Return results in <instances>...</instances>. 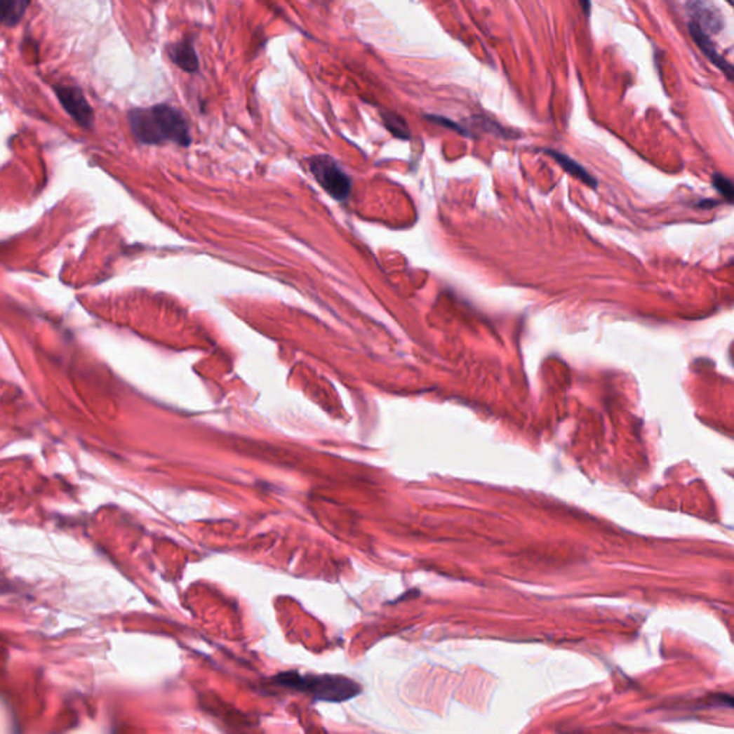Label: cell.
Returning <instances> with one entry per match:
<instances>
[{"mask_svg": "<svg viewBox=\"0 0 734 734\" xmlns=\"http://www.w3.org/2000/svg\"><path fill=\"white\" fill-rule=\"evenodd\" d=\"M129 126L135 138L148 145L175 142L181 147L191 144V132L184 115L170 105H155L133 109L128 115Z\"/></svg>", "mask_w": 734, "mask_h": 734, "instance_id": "6da1fadb", "label": "cell"}, {"mask_svg": "<svg viewBox=\"0 0 734 734\" xmlns=\"http://www.w3.org/2000/svg\"><path fill=\"white\" fill-rule=\"evenodd\" d=\"M281 687L302 691L319 702H346L360 694L361 688L345 676H303L297 672H286L273 677Z\"/></svg>", "mask_w": 734, "mask_h": 734, "instance_id": "7a4b0ae2", "label": "cell"}, {"mask_svg": "<svg viewBox=\"0 0 734 734\" xmlns=\"http://www.w3.org/2000/svg\"><path fill=\"white\" fill-rule=\"evenodd\" d=\"M309 166L317 182L333 198L338 201L347 199L352 189V181L336 159L328 155H316L309 159Z\"/></svg>", "mask_w": 734, "mask_h": 734, "instance_id": "3957f363", "label": "cell"}, {"mask_svg": "<svg viewBox=\"0 0 734 734\" xmlns=\"http://www.w3.org/2000/svg\"><path fill=\"white\" fill-rule=\"evenodd\" d=\"M55 91L66 112L82 126L91 128L93 124V111L85 99L82 91L69 85H59L55 88Z\"/></svg>", "mask_w": 734, "mask_h": 734, "instance_id": "277c9868", "label": "cell"}, {"mask_svg": "<svg viewBox=\"0 0 734 734\" xmlns=\"http://www.w3.org/2000/svg\"><path fill=\"white\" fill-rule=\"evenodd\" d=\"M688 30H690V35H691L694 44L697 45V48L706 55V58L716 66L717 69H720L726 75V78L728 81L734 82V65L727 62L723 58V55H720L717 52L716 46L713 45V42L707 36V33L703 32V29L700 27L698 25H695L694 22L688 23Z\"/></svg>", "mask_w": 734, "mask_h": 734, "instance_id": "5b68a950", "label": "cell"}, {"mask_svg": "<svg viewBox=\"0 0 734 734\" xmlns=\"http://www.w3.org/2000/svg\"><path fill=\"white\" fill-rule=\"evenodd\" d=\"M688 8H690V12H691V16H693V22L695 25H698L700 27H702L703 32L716 33V32H719L721 29V26H723L721 16L710 5L690 4Z\"/></svg>", "mask_w": 734, "mask_h": 734, "instance_id": "8992f818", "label": "cell"}, {"mask_svg": "<svg viewBox=\"0 0 734 734\" xmlns=\"http://www.w3.org/2000/svg\"><path fill=\"white\" fill-rule=\"evenodd\" d=\"M170 56L171 60L185 72L198 71V58L192 45L188 41H182L173 45L170 49Z\"/></svg>", "mask_w": 734, "mask_h": 734, "instance_id": "52a82bcc", "label": "cell"}, {"mask_svg": "<svg viewBox=\"0 0 734 734\" xmlns=\"http://www.w3.org/2000/svg\"><path fill=\"white\" fill-rule=\"evenodd\" d=\"M547 152H548V154H549V155H551V156H552V158H554V159H555V161L562 166V168H563L566 173L571 174L573 177H575L577 180L582 181L584 184H587V185H589V187H594V188L596 187V180H595L592 175H589V174L585 171V168H582V166H581L577 161H574L573 158L566 156V155H563V154H561V152H558V151H547Z\"/></svg>", "mask_w": 734, "mask_h": 734, "instance_id": "ba28073f", "label": "cell"}, {"mask_svg": "<svg viewBox=\"0 0 734 734\" xmlns=\"http://www.w3.org/2000/svg\"><path fill=\"white\" fill-rule=\"evenodd\" d=\"M29 5V2H22V0L2 2L0 4V9H2V22L8 26L16 25L25 15V11Z\"/></svg>", "mask_w": 734, "mask_h": 734, "instance_id": "9c48e42d", "label": "cell"}, {"mask_svg": "<svg viewBox=\"0 0 734 734\" xmlns=\"http://www.w3.org/2000/svg\"><path fill=\"white\" fill-rule=\"evenodd\" d=\"M383 122L394 137H397L400 140H409V137H411L409 128H408L406 122L399 115L386 112V114H383Z\"/></svg>", "mask_w": 734, "mask_h": 734, "instance_id": "30bf717a", "label": "cell"}, {"mask_svg": "<svg viewBox=\"0 0 734 734\" xmlns=\"http://www.w3.org/2000/svg\"><path fill=\"white\" fill-rule=\"evenodd\" d=\"M713 185L714 188L727 199V201H734V182L726 178L721 174L713 175Z\"/></svg>", "mask_w": 734, "mask_h": 734, "instance_id": "8fae6325", "label": "cell"}, {"mask_svg": "<svg viewBox=\"0 0 734 734\" xmlns=\"http://www.w3.org/2000/svg\"><path fill=\"white\" fill-rule=\"evenodd\" d=\"M719 702L723 705H727V706H731L734 707V697H728V695H720V700Z\"/></svg>", "mask_w": 734, "mask_h": 734, "instance_id": "7c38bea8", "label": "cell"}, {"mask_svg": "<svg viewBox=\"0 0 734 734\" xmlns=\"http://www.w3.org/2000/svg\"><path fill=\"white\" fill-rule=\"evenodd\" d=\"M717 204H719V203L714 201V199H707V201L698 203V207H702V208H710L712 206H717Z\"/></svg>", "mask_w": 734, "mask_h": 734, "instance_id": "4fadbf2b", "label": "cell"}, {"mask_svg": "<svg viewBox=\"0 0 734 734\" xmlns=\"http://www.w3.org/2000/svg\"><path fill=\"white\" fill-rule=\"evenodd\" d=\"M581 5L584 6V11H585V13H589V6H591V5H589V4H581Z\"/></svg>", "mask_w": 734, "mask_h": 734, "instance_id": "5bb4252c", "label": "cell"}]
</instances>
